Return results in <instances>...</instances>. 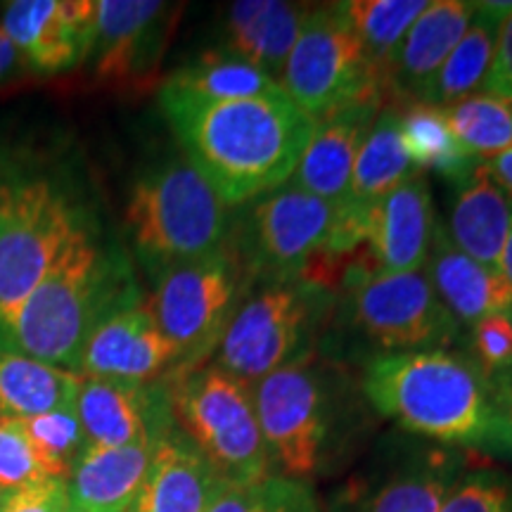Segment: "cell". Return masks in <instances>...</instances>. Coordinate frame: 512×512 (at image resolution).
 Masks as SVG:
<instances>
[{
	"label": "cell",
	"mask_w": 512,
	"mask_h": 512,
	"mask_svg": "<svg viewBox=\"0 0 512 512\" xmlns=\"http://www.w3.org/2000/svg\"><path fill=\"white\" fill-rule=\"evenodd\" d=\"M207 512H320V508L309 482L268 475L256 482L223 479Z\"/></svg>",
	"instance_id": "34"
},
{
	"label": "cell",
	"mask_w": 512,
	"mask_h": 512,
	"mask_svg": "<svg viewBox=\"0 0 512 512\" xmlns=\"http://www.w3.org/2000/svg\"><path fill=\"white\" fill-rule=\"evenodd\" d=\"M434 228L430 185L418 174L370 204V256L382 273L420 271L430 254Z\"/></svg>",
	"instance_id": "18"
},
{
	"label": "cell",
	"mask_w": 512,
	"mask_h": 512,
	"mask_svg": "<svg viewBox=\"0 0 512 512\" xmlns=\"http://www.w3.org/2000/svg\"><path fill=\"white\" fill-rule=\"evenodd\" d=\"M17 420L22 425L24 434H27L43 472L48 477L67 482L74 465L79 463V458L88 446L74 403L55 408L50 413L34 415V418Z\"/></svg>",
	"instance_id": "33"
},
{
	"label": "cell",
	"mask_w": 512,
	"mask_h": 512,
	"mask_svg": "<svg viewBox=\"0 0 512 512\" xmlns=\"http://www.w3.org/2000/svg\"><path fill=\"white\" fill-rule=\"evenodd\" d=\"M3 496H5V491H0V501H3Z\"/></svg>",
	"instance_id": "43"
},
{
	"label": "cell",
	"mask_w": 512,
	"mask_h": 512,
	"mask_svg": "<svg viewBox=\"0 0 512 512\" xmlns=\"http://www.w3.org/2000/svg\"><path fill=\"white\" fill-rule=\"evenodd\" d=\"M427 280L458 325H475L494 313L512 309V294L501 271H491L453 245L446 226L434 228L427 254Z\"/></svg>",
	"instance_id": "21"
},
{
	"label": "cell",
	"mask_w": 512,
	"mask_h": 512,
	"mask_svg": "<svg viewBox=\"0 0 512 512\" xmlns=\"http://www.w3.org/2000/svg\"><path fill=\"white\" fill-rule=\"evenodd\" d=\"M484 95L512 102V10L501 22L496 38L494 60H491L489 74L482 83Z\"/></svg>",
	"instance_id": "39"
},
{
	"label": "cell",
	"mask_w": 512,
	"mask_h": 512,
	"mask_svg": "<svg viewBox=\"0 0 512 512\" xmlns=\"http://www.w3.org/2000/svg\"><path fill=\"white\" fill-rule=\"evenodd\" d=\"M81 375L24 354L0 351V415L34 418L76 403Z\"/></svg>",
	"instance_id": "26"
},
{
	"label": "cell",
	"mask_w": 512,
	"mask_h": 512,
	"mask_svg": "<svg viewBox=\"0 0 512 512\" xmlns=\"http://www.w3.org/2000/svg\"><path fill=\"white\" fill-rule=\"evenodd\" d=\"M223 479L178 430L157 441L131 512H207Z\"/></svg>",
	"instance_id": "20"
},
{
	"label": "cell",
	"mask_w": 512,
	"mask_h": 512,
	"mask_svg": "<svg viewBox=\"0 0 512 512\" xmlns=\"http://www.w3.org/2000/svg\"><path fill=\"white\" fill-rule=\"evenodd\" d=\"M176 349L159 332L145 302L112 313L91 332L79 358L81 377L152 382L176 370Z\"/></svg>",
	"instance_id": "16"
},
{
	"label": "cell",
	"mask_w": 512,
	"mask_h": 512,
	"mask_svg": "<svg viewBox=\"0 0 512 512\" xmlns=\"http://www.w3.org/2000/svg\"><path fill=\"white\" fill-rule=\"evenodd\" d=\"M140 299L131 264L117 247L102 242L98 228L83 233L29 294L0 351L79 368L83 344L105 318Z\"/></svg>",
	"instance_id": "3"
},
{
	"label": "cell",
	"mask_w": 512,
	"mask_h": 512,
	"mask_svg": "<svg viewBox=\"0 0 512 512\" xmlns=\"http://www.w3.org/2000/svg\"><path fill=\"white\" fill-rule=\"evenodd\" d=\"M444 114L458 145L479 162L494 159L512 147L510 102L491 95H470L444 107Z\"/></svg>",
	"instance_id": "32"
},
{
	"label": "cell",
	"mask_w": 512,
	"mask_h": 512,
	"mask_svg": "<svg viewBox=\"0 0 512 512\" xmlns=\"http://www.w3.org/2000/svg\"><path fill=\"white\" fill-rule=\"evenodd\" d=\"M418 174L420 169L403 147L399 110L382 107L370 126L366 143L358 150L354 171H351L349 200L373 204L396 185Z\"/></svg>",
	"instance_id": "28"
},
{
	"label": "cell",
	"mask_w": 512,
	"mask_h": 512,
	"mask_svg": "<svg viewBox=\"0 0 512 512\" xmlns=\"http://www.w3.org/2000/svg\"><path fill=\"white\" fill-rule=\"evenodd\" d=\"M382 107L384 95L373 93L316 119L313 136L290 183L335 207L347 202L358 150L366 143L370 126Z\"/></svg>",
	"instance_id": "17"
},
{
	"label": "cell",
	"mask_w": 512,
	"mask_h": 512,
	"mask_svg": "<svg viewBox=\"0 0 512 512\" xmlns=\"http://www.w3.org/2000/svg\"><path fill=\"white\" fill-rule=\"evenodd\" d=\"M475 10L477 3L465 0H437L427 5L384 67V93H394L396 100L418 102L427 83L465 36Z\"/></svg>",
	"instance_id": "19"
},
{
	"label": "cell",
	"mask_w": 512,
	"mask_h": 512,
	"mask_svg": "<svg viewBox=\"0 0 512 512\" xmlns=\"http://www.w3.org/2000/svg\"><path fill=\"white\" fill-rule=\"evenodd\" d=\"M280 88L313 121L366 95L387 98L382 74L368 60L342 3L309 10L285 62Z\"/></svg>",
	"instance_id": "10"
},
{
	"label": "cell",
	"mask_w": 512,
	"mask_h": 512,
	"mask_svg": "<svg viewBox=\"0 0 512 512\" xmlns=\"http://www.w3.org/2000/svg\"><path fill=\"white\" fill-rule=\"evenodd\" d=\"M0 27L27 60L31 74H64L86 62L95 29V3L15 0L5 5Z\"/></svg>",
	"instance_id": "15"
},
{
	"label": "cell",
	"mask_w": 512,
	"mask_h": 512,
	"mask_svg": "<svg viewBox=\"0 0 512 512\" xmlns=\"http://www.w3.org/2000/svg\"><path fill=\"white\" fill-rule=\"evenodd\" d=\"M463 460L448 451H427L377 486L358 512H439L460 479Z\"/></svg>",
	"instance_id": "27"
},
{
	"label": "cell",
	"mask_w": 512,
	"mask_h": 512,
	"mask_svg": "<svg viewBox=\"0 0 512 512\" xmlns=\"http://www.w3.org/2000/svg\"><path fill=\"white\" fill-rule=\"evenodd\" d=\"M335 216V204L292 183L261 195L233 240L249 283L299 278L328 249Z\"/></svg>",
	"instance_id": "12"
},
{
	"label": "cell",
	"mask_w": 512,
	"mask_h": 512,
	"mask_svg": "<svg viewBox=\"0 0 512 512\" xmlns=\"http://www.w3.org/2000/svg\"><path fill=\"white\" fill-rule=\"evenodd\" d=\"M230 318L216 349V366L245 384L309 361L335 294L306 280L256 283Z\"/></svg>",
	"instance_id": "6"
},
{
	"label": "cell",
	"mask_w": 512,
	"mask_h": 512,
	"mask_svg": "<svg viewBox=\"0 0 512 512\" xmlns=\"http://www.w3.org/2000/svg\"><path fill=\"white\" fill-rule=\"evenodd\" d=\"M427 0H351L342 3L368 60L382 74L413 22L427 10Z\"/></svg>",
	"instance_id": "31"
},
{
	"label": "cell",
	"mask_w": 512,
	"mask_h": 512,
	"mask_svg": "<svg viewBox=\"0 0 512 512\" xmlns=\"http://www.w3.org/2000/svg\"><path fill=\"white\" fill-rule=\"evenodd\" d=\"M95 226L57 166L31 152L0 157V337L62 254Z\"/></svg>",
	"instance_id": "4"
},
{
	"label": "cell",
	"mask_w": 512,
	"mask_h": 512,
	"mask_svg": "<svg viewBox=\"0 0 512 512\" xmlns=\"http://www.w3.org/2000/svg\"><path fill=\"white\" fill-rule=\"evenodd\" d=\"M472 358L491 375H512V318L494 313L472 325Z\"/></svg>",
	"instance_id": "37"
},
{
	"label": "cell",
	"mask_w": 512,
	"mask_h": 512,
	"mask_svg": "<svg viewBox=\"0 0 512 512\" xmlns=\"http://www.w3.org/2000/svg\"><path fill=\"white\" fill-rule=\"evenodd\" d=\"M164 380L178 430L221 479L256 482L273 475L249 384L216 363L169 373Z\"/></svg>",
	"instance_id": "7"
},
{
	"label": "cell",
	"mask_w": 512,
	"mask_h": 512,
	"mask_svg": "<svg viewBox=\"0 0 512 512\" xmlns=\"http://www.w3.org/2000/svg\"><path fill=\"white\" fill-rule=\"evenodd\" d=\"M31 74L27 60L0 27V88L24 81Z\"/></svg>",
	"instance_id": "40"
},
{
	"label": "cell",
	"mask_w": 512,
	"mask_h": 512,
	"mask_svg": "<svg viewBox=\"0 0 512 512\" xmlns=\"http://www.w3.org/2000/svg\"><path fill=\"white\" fill-rule=\"evenodd\" d=\"M46 477L19 420L0 415V491L12 494Z\"/></svg>",
	"instance_id": "35"
},
{
	"label": "cell",
	"mask_w": 512,
	"mask_h": 512,
	"mask_svg": "<svg viewBox=\"0 0 512 512\" xmlns=\"http://www.w3.org/2000/svg\"><path fill=\"white\" fill-rule=\"evenodd\" d=\"M249 290L252 283L233 240L219 252L159 275L147 309L176 349L178 363L171 373L207 363Z\"/></svg>",
	"instance_id": "8"
},
{
	"label": "cell",
	"mask_w": 512,
	"mask_h": 512,
	"mask_svg": "<svg viewBox=\"0 0 512 512\" xmlns=\"http://www.w3.org/2000/svg\"><path fill=\"white\" fill-rule=\"evenodd\" d=\"M155 446H86L67 479L69 512H131Z\"/></svg>",
	"instance_id": "22"
},
{
	"label": "cell",
	"mask_w": 512,
	"mask_h": 512,
	"mask_svg": "<svg viewBox=\"0 0 512 512\" xmlns=\"http://www.w3.org/2000/svg\"><path fill=\"white\" fill-rule=\"evenodd\" d=\"M486 169H489L491 178H494V181L501 185V188L512 197V147H510V150L501 152L498 157L489 159Z\"/></svg>",
	"instance_id": "41"
},
{
	"label": "cell",
	"mask_w": 512,
	"mask_h": 512,
	"mask_svg": "<svg viewBox=\"0 0 512 512\" xmlns=\"http://www.w3.org/2000/svg\"><path fill=\"white\" fill-rule=\"evenodd\" d=\"M498 271H501L505 285H508V290H510V294H512V228H510L508 242H505V247H503L501 266H498ZM508 316L512 318V309L508 311Z\"/></svg>",
	"instance_id": "42"
},
{
	"label": "cell",
	"mask_w": 512,
	"mask_h": 512,
	"mask_svg": "<svg viewBox=\"0 0 512 512\" xmlns=\"http://www.w3.org/2000/svg\"><path fill=\"white\" fill-rule=\"evenodd\" d=\"M512 228V197L491 178L486 164L458 185L446 233L460 252L491 271L501 266Z\"/></svg>",
	"instance_id": "23"
},
{
	"label": "cell",
	"mask_w": 512,
	"mask_h": 512,
	"mask_svg": "<svg viewBox=\"0 0 512 512\" xmlns=\"http://www.w3.org/2000/svg\"><path fill=\"white\" fill-rule=\"evenodd\" d=\"M171 31V8L157 0H98L86 62L93 79L117 91L152 86Z\"/></svg>",
	"instance_id": "13"
},
{
	"label": "cell",
	"mask_w": 512,
	"mask_h": 512,
	"mask_svg": "<svg viewBox=\"0 0 512 512\" xmlns=\"http://www.w3.org/2000/svg\"><path fill=\"white\" fill-rule=\"evenodd\" d=\"M0 512H69L67 482L46 477L5 494L0 501Z\"/></svg>",
	"instance_id": "38"
},
{
	"label": "cell",
	"mask_w": 512,
	"mask_h": 512,
	"mask_svg": "<svg viewBox=\"0 0 512 512\" xmlns=\"http://www.w3.org/2000/svg\"><path fill=\"white\" fill-rule=\"evenodd\" d=\"M126 230L138 261L157 280L228 245V204L188 157H169L133 183Z\"/></svg>",
	"instance_id": "5"
},
{
	"label": "cell",
	"mask_w": 512,
	"mask_h": 512,
	"mask_svg": "<svg viewBox=\"0 0 512 512\" xmlns=\"http://www.w3.org/2000/svg\"><path fill=\"white\" fill-rule=\"evenodd\" d=\"M510 110H512V102H510Z\"/></svg>",
	"instance_id": "44"
},
{
	"label": "cell",
	"mask_w": 512,
	"mask_h": 512,
	"mask_svg": "<svg viewBox=\"0 0 512 512\" xmlns=\"http://www.w3.org/2000/svg\"><path fill=\"white\" fill-rule=\"evenodd\" d=\"M256 420L271 463L309 479L323 467L337 418L335 382L311 358L261 377L252 387Z\"/></svg>",
	"instance_id": "9"
},
{
	"label": "cell",
	"mask_w": 512,
	"mask_h": 512,
	"mask_svg": "<svg viewBox=\"0 0 512 512\" xmlns=\"http://www.w3.org/2000/svg\"><path fill=\"white\" fill-rule=\"evenodd\" d=\"M74 406L88 446L157 444L176 427L164 377L152 382L81 377Z\"/></svg>",
	"instance_id": "14"
},
{
	"label": "cell",
	"mask_w": 512,
	"mask_h": 512,
	"mask_svg": "<svg viewBox=\"0 0 512 512\" xmlns=\"http://www.w3.org/2000/svg\"><path fill=\"white\" fill-rule=\"evenodd\" d=\"M159 105L183 155L228 207L259 200L290 181L316 128L285 91L207 100L162 86Z\"/></svg>",
	"instance_id": "1"
},
{
	"label": "cell",
	"mask_w": 512,
	"mask_h": 512,
	"mask_svg": "<svg viewBox=\"0 0 512 512\" xmlns=\"http://www.w3.org/2000/svg\"><path fill=\"white\" fill-rule=\"evenodd\" d=\"M370 264V261H368ZM356 261L344 275L351 323L387 351H432L456 342L458 320L448 313L425 273L370 271Z\"/></svg>",
	"instance_id": "11"
},
{
	"label": "cell",
	"mask_w": 512,
	"mask_h": 512,
	"mask_svg": "<svg viewBox=\"0 0 512 512\" xmlns=\"http://www.w3.org/2000/svg\"><path fill=\"white\" fill-rule=\"evenodd\" d=\"M309 10L280 0H240L228 8V50L280 86L285 62Z\"/></svg>",
	"instance_id": "24"
},
{
	"label": "cell",
	"mask_w": 512,
	"mask_h": 512,
	"mask_svg": "<svg viewBox=\"0 0 512 512\" xmlns=\"http://www.w3.org/2000/svg\"><path fill=\"white\" fill-rule=\"evenodd\" d=\"M510 10L512 3H477L475 17H472L465 36L451 50L434 79L427 83L418 102H430L444 110L448 105L470 98V93L482 86L489 74L498 29Z\"/></svg>",
	"instance_id": "25"
},
{
	"label": "cell",
	"mask_w": 512,
	"mask_h": 512,
	"mask_svg": "<svg viewBox=\"0 0 512 512\" xmlns=\"http://www.w3.org/2000/svg\"><path fill=\"white\" fill-rule=\"evenodd\" d=\"M363 392L406 432L477 451H512V375L486 373L472 354H380L368 363Z\"/></svg>",
	"instance_id": "2"
},
{
	"label": "cell",
	"mask_w": 512,
	"mask_h": 512,
	"mask_svg": "<svg viewBox=\"0 0 512 512\" xmlns=\"http://www.w3.org/2000/svg\"><path fill=\"white\" fill-rule=\"evenodd\" d=\"M164 86L207 100H245L283 91L271 76L233 53H209L185 64Z\"/></svg>",
	"instance_id": "30"
},
{
	"label": "cell",
	"mask_w": 512,
	"mask_h": 512,
	"mask_svg": "<svg viewBox=\"0 0 512 512\" xmlns=\"http://www.w3.org/2000/svg\"><path fill=\"white\" fill-rule=\"evenodd\" d=\"M399 128L403 147L418 169H432L446 181L460 185L482 164L458 145L444 110L430 102H408L399 112Z\"/></svg>",
	"instance_id": "29"
},
{
	"label": "cell",
	"mask_w": 512,
	"mask_h": 512,
	"mask_svg": "<svg viewBox=\"0 0 512 512\" xmlns=\"http://www.w3.org/2000/svg\"><path fill=\"white\" fill-rule=\"evenodd\" d=\"M439 512H512V482L498 472H472L453 486Z\"/></svg>",
	"instance_id": "36"
}]
</instances>
